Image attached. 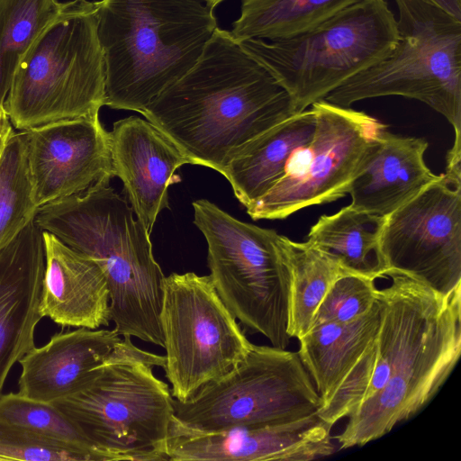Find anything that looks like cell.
Here are the masks:
<instances>
[{"instance_id":"obj_8","label":"cell","mask_w":461,"mask_h":461,"mask_svg":"<svg viewBox=\"0 0 461 461\" xmlns=\"http://www.w3.org/2000/svg\"><path fill=\"white\" fill-rule=\"evenodd\" d=\"M194 223L208 245L211 281L249 333L286 348L291 261L287 237L240 221L205 199L193 202Z\"/></svg>"},{"instance_id":"obj_23","label":"cell","mask_w":461,"mask_h":461,"mask_svg":"<svg viewBox=\"0 0 461 461\" xmlns=\"http://www.w3.org/2000/svg\"><path fill=\"white\" fill-rule=\"evenodd\" d=\"M385 217L350 204L331 215H321L306 241L334 257L348 273L376 280L386 277L380 246Z\"/></svg>"},{"instance_id":"obj_1","label":"cell","mask_w":461,"mask_h":461,"mask_svg":"<svg viewBox=\"0 0 461 461\" xmlns=\"http://www.w3.org/2000/svg\"><path fill=\"white\" fill-rule=\"evenodd\" d=\"M292 114L285 90L230 31L218 27L194 66L143 116L193 165L222 174L240 147Z\"/></svg>"},{"instance_id":"obj_5","label":"cell","mask_w":461,"mask_h":461,"mask_svg":"<svg viewBox=\"0 0 461 461\" xmlns=\"http://www.w3.org/2000/svg\"><path fill=\"white\" fill-rule=\"evenodd\" d=\"M461 354V288L443 296L406 276L402 339L382 390L348 417L335 437L339 449L362 447L426 407L447 382Z\"/></svg>"},{"instance_id":"obj_17","label":"cell","mask_w":461,"mask_h":461,"mask_svg":"<svg viewBox=\"0 0 461 461\" xmlns=\"http://www.w3.org/2000/svg\"><path fill=\"white\" fill-rule=\"evenodd\" d=\"M45 267L43 230L33 218L0 249V394L11 368L35 347Z\"/></svg>"},{"instance_id":"obj_4","label":"cell","mask_w":461,"mask_h":461,"mask_svg":"<svg viewBox=\"0 0 461 461\" xmlns=\"http://www.w3.org/2000/svg\"><path fill=\"white\" fill-rule=\"evenodd\" d=\"M164 364L123 337L80 390L51 403L106 460H167L174 397L153 374Z\"/></svg>"},{"instance_id":"obj_25","label":"cell","mask_w":461,"mask_h":461,"mask_svg":"<svg viewBox=\"0 0 461 461\" xmlns=\"http://www.w3.org/2000/svg\"><path fill=\"white\" fill-rule=\"evenodd\" d=\"M291 261V285L287 332L300 339L311 328L313 316L331 285L348 273L328 253L287 238Z\"/></svg>"},{"instance_id":"obj_6","label":"cell","mask_w":461,"mask_h":461,"mask_svg":"<svg viewBox=\"0 0 461 461\" xmlns=\"http://www.w3.org/2000/svg\"><path fill=\"white\" fill-rule=\"evenodd\" d=\"M98 2L62 3L21 59L4 107L18 131L99 114L105 100Z\"/></svg>"},{"instance_id":"obj_10","label":"cell","mask_w":461,"mask_h":461,"mask_svg":"<svg viewBox=\"0 0 461 461\" xmlns=\"http://www.w3.org/2000/svg\"><path fill=\"white\" fill-rule=\"evenodd\" d=\"M321 399L298 352L252 344L222 376L186 400L174 398L181 426L213 432L293 422L318 412Z\"/></svg>"},{"instance_id":"obj_33","label":"cell","mask_w":461,"mask_h":461,"mask_svg":"<svg viewBox=\"0 0 461 461\" xmlns=\"http://www.w3.org/2000/svg\"><path fill=\"white\" fill-rule=\"evenodd\" d=\"M13 128L4 105L0 102V135L6 134Z\"/></svg>"},{"instance_id":"obj_22","label":"cell","mask_w":461,"mask_h":461,"mask_svg":"<svg viewBox=\"0 0 461 461\" xmlns=\"http://www.w3.org/2000/svg\"><path fill=\"white\" fill-rule=\"evenodd\" d=\"M381 319L382 306L377 296L372 308L360 317L344 323L313 326L298 339V355L321 399V406L376 339Z\"/></svg>"},{"instance_id":"obj_18","label":"cell","mask_w":461,"mask_h":461,"mask_svg":"<svg viewBox=\"0 0 461 461\" xmlns=\"http://www.w3.org/2000/svg\"><path fill=\"white\" fill-rule=\"evenodd\" d=\"M113 330L78 328L52 336L42 347L32 348L19 361L18 393L53 402L80 390L122 341Z\"/></svg>"},{"instance_id":"obj_20","label":"cell","mask_w":461,"mask_h":461,"mask_svg":"<svg viewBox=\"0 0 461 461\" xmlns=\"http://www.w3.org/2000/svg\"><path fill=\"white\" fill-rule=\"evenodd\" d=\"M428 147L423 138L384 130L350 185V205L385 217L413 198L439 177L425 162Z\"/></svg>"},{"instance_id":"obj_3","label":"cell","mask_w":461,"mask_h":461,"mask_svg":"<svg viewBox=\"0 0 461 461\" xmlns=\"http://www.w3.org/2000/svg\"><path fill=\"white\" fill-rule=\"evenodd\" d=\"M218 28L202 0H101L104 105L145 113L197 62Z\"/></svg>"},{"instance_id":"obj_2","label":"cell","mask_w":461,"mask_h":461,"mask_svg":"<svg viewBox=\"0 0 461 461\" xmlns=\"http://www.w3.org/2000/svg\"><path fill=\"white\" fill-rule=\"evenodd\" d=\"M109 183L44 204L34 219L43 230L99 265L109 291L110 321L121 337L163 347L166 276L153 257L150 233Z\"/></svg>"},{"instance_id":"obj_14","label":"cell","mask_w":461,"mask_h":461,"mask_svg":"<svg viewBox=\"0 0 461 461\" xmlns=\"http://www.w3.org/2000/svg\"><path fill=\"white\" fill-rule=\"evenodd\" d=\"M32 199L39 208L114 176L109 131L99 114L23 131Z\"/></svg>"},{"instance_id":"obj_12","label":"cell","mask_w":461,"mask_h":461,"mask_svg":"<svg viewBox=\"0 0 461 461\" xmlns=\"http://www.w3.org/2000/svg\"><path fill=\"white\" fill-rule=\"evenodd\" d=\"M312 138L289 158L283 176L253 205L254 220L285 219L301 209L348 194L379 134L387 125L349 107L320 100Z\"/></svg>"},{"instance_id":"obj_9","label":"cell","mask_w":461,"mask_h":461,"mask_svg":"<svg viewBox=\"0 0 461 461\" xmlns=\"http://www.w3.org/2000/svg\"><path fill=\"white\" fill-rule=\"evenodd\" d=\"M398 41L384 59L352 77L323 100L339 106L399 95L443 115L461 139V19L426 0H393Z\"/></svg>"},{"instance_id":"obj_24","label":"cell","mask_w":461,"mask_h":461,"mask_svg":"<svg viewBox=\"0 0 461 461\" xmlns=\"http://www.w3.org/2000/svg\"><path fill=\"white\" fill-rule=\"evenodd\" d=\"M360 0H242L230 31L238 41L295 36Z\"/></svg>"},{"instance_id":"obj_7","label":"cell","mask_w":461,"mask_h":461,"mask_svg":"<svg viewBox=\"0 0 461 461\" xmlns=\"http://www.w3.org/2000/svg\"><path fill=\"white\" fill-rule=\"evenodd\" d=\"M398 38L387 1L360 0L295 36L240 43L285 90L294 114L386 58Z\"/></svg>"},{"instance_id":"obj_28","label":"cell","mask_w":461,"mask_h":461,"mask_svg":"<svg viewBox=\"0 0 461 461\" xmlns=\"http://www.w3.org/2000/svg\"><path fill=\"white\" fill-rule=\"evenodd\" d=\"M0 420L40 435L89 450L105 457L95 449L77 427L53 403L37 401L19 393L0 394Z\"/></svg>"},{"instance_id":"obj_11","label":"cell","mask_w":461,"mask_h":461,"mask_svg":"<svg viewBox=\"0 0 461 461\" xmlns=\"http://www.w3.org/2000/svg\"><path fill=\"white\" fill-rule=\"evenodd\" d=\"M160 324L166 350L162 368L179 401L225 375L252 346L209 276H166Z\"/></svg>"},{"instance_id":"obj_31","label":"cell","mask_w":461,"mask_h":461,"mask_svg":"<svg viewBox=\"0 0 461 461\" xmlns=\"http://www.w3.org/2000/svg\"><path fill=\"white\" fill-rule=\"evenodd\" d=\"M377 354V337L342 380L331 398L318 411L319 417L333 425L353 414L364 402Z\"/></svg>"},{"instance_id":"obj_16","label":"cell","mask_w":461,"mask_h":461,"mask_svg":"<svg viewBox=\"0 0 461 461\" xmlns=\"http://www.w3.org/2000/svg\"><path fill=\"white\" fill-rule=\"evenodd\" d=\"M109 137L113 175L150 233L158 213L169 207L168 187L180 181L176 170L193 162L160 129L137 116L115 122Z\"/></svg>"},{"instance_id":"obj_21","label":"cell","mask_w":461,"mask_h":461,"mask_svg":"<svg viewBox=\"0 0 461 461\" xmlns=\"http://www.w3.org/2000/svg\"><path fill=\"white\" fill-rule=\"evenodd\" d=\"M311 107L292 114L240 147L221 174L237 199L247 208L261 198L283 176L285 165L315 129Z\"/></svg>"},{"instance_id":"obj_29","label":"cell","mask_w":461,"mask_h":461,"mask_svg":"<svg viewBox=\"0 0 461 461\" xmlns=\"http://www.w3.org/2000/svg\"><path fill=\"white\" fill-rule=\"evenodd\" d=\"M0 460L103 461L89 450L0 420Z\"/></svg>"},{"instance_id":"obj_35","label":"cell","mask_w":461,"mask_h":461,"mask_svg":"<svg viewBox=\"0 0 461 461\" xmlns=\"http://www.w3.org/2000/svg\"><path fill=\"white\" fill-rule=\"evenodd\" d=\"M12 130V129H11ZM10 130V131H11ZM9 132H7L6 134H4V135H0V157H1V153H2V148H3V143H4V140H5V138L6 137V135L8 134Z\"/></svg>"},{"instance_id":"obj_27","label":"cell","mask_w":461,"mask_h":461,"mask_svg":"<svg viewBox=\"0 0 461 461\" xmlns=\"http://www.w3.org/2000/svg\"><path fill=\"white\" fill-rule=\"evenodd\" d=\"M23 131L14 127L0 157V249L35 217Z\"/></svg>"},{"instance_id":"obj_19","label":"cell","mask_w":461,"mask_h":461,"mask_svg":"<svg viewBox=\"0 0 461 461\" xmlns=\"http://www.w3.org/2000/svg\"><path fill=\"white\" fill-rule=\"evenodd\" d=\"M46 267L40 312L63 327L110 323V298L99 265L43 230Z\"/></svg>"},{"instance_id":"obj_32","label":"cell","mask_w":461,"mask_h":461,"mask_svg":"<svg viewBox=\"0 0 461 461\" xmlns=\"http://www.w3.org/2000/svg\"><path fill=\"white\" fill-rule=\"evenodd\" d=\"M437 5L458 19H461V0H426Z\"/></svg>"},{"instance_id":"obj_26","label":"cell","mask_w":461,"mask_h":461,"mask_svg":"<svg viewBox=\"0 0 461 461\" xmlns=\"http://www.w3.org/2000/svg\"><path fill=\"white\" fill-rule=\"evenodd\" d=\"M61 6L58 0H0V102L3 105L21 59L58 15Z\"/></svg>"},{"instance_id":"obj_30","label":"cell","mask_w":461,"mask_h":461,"mask_svg":"<svg viewBox=\"0 0 461 461\" xmlns=\"http://www.w3.org/2000/svg\"><path fill=\"white\" fill-rule=\"evenodd\" d=\"M375 282L351 273L340 276L317 308L311 328L326 322H348L365 314L377 301Z\"/></svg>"},{"instance_id":"obj_13","label":"cell","mask_w":461,"mask_h":461,"mask_svg":"<svg viewBox=\"0 0 461 461\" xmlns=\"http://www.w3.org/2000/svg\"><path fill=\"white\" fill-rule=\"evenodd\" d=\"M381 251L390 272L449 296L461 288V170L448 169L385 216Z\"/></svg>"},{"instance_id":"obj_15","label":"cell","mask_w":461,"mask_h":461,"mask_svg":"<svg viewBox=\"0 0 461 461\" xmlns=\"http://www.w3.org/2000/svg\"><path fill=\"white\" fill-rule=\"evenodd\" d=\"M332 426L318 413L276 426L199 432L174 418L166 444L171 461H312L336 451Z\"/></svg>"},{"instance_id":"obj_34","label":"cell","mask_w":461,"mask_h":461,"mask_svg":"<svg viewBox=\"0 0 461 461\" xmlns=\"http://www.w3.org/2000/svg\"><path fill=\"white\" fill-rule=\"evenodd\" d=\"M210 8L214 9V7L221 3L224 0H202Z\"/></svg>"}]
</instances>
